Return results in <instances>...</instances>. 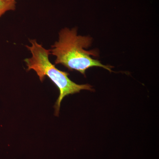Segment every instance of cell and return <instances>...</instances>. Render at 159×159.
<instances>
[{"mask_svg":"<svg viewBox=\"0 0 159 159\" xmlns=\"http://www.w3.org/2000/svg\"><path fill=\"white\" fill-rule=\"evenodd\" d=\"M92 39L89 36L78 35L77 29H62L59 33V39L51 46V54L56 57L55 64H61L69 70H76L85 75L90 68L99 67L111 72L112 67L102 64L97 57V51L85 50L91 46Z\"/></svg>","mask_w":159,"mask_h":159,"instance_id":"obj_1","label":"cell"},{"mask_svg":"<svg viewBox=\"0 0 159 159\" xmlns=\"http://www.w3.org/2000/svg\"><path fill=\"white\" fill-rule=\"evenodd\" d=\"M31 46L26 48L31 52V57L25 59L28 69L27 71L33 70L36 72L39 79L43 82L46 77H48L59 89V96L55 106V115L58 116L61 103L65 97L70 94L79 93L82 90L94 91L90 84H78L69 78V73L57 69L51 62L49 55L51 50L46 49L35 39H30Z\"/></svg>","mask_w":159,"mask_h":159,"instance_id":"obj_2","label":"cell"},{"mask_svg":"<svg viewBox=\"0 0 159 159\" xmlns=\"http://www.w3.org/2000/svg\"><path fill=\"white\" fill-rule=\"evenodd\" d=\"M16 2L0 0V18L8 11H13L16 8Z\"/></svg>","mask_w":159,"mask_h":159,"instance_id":"obj_3","label":"cell"},{"mask_svg":"<svg viewBox=\"0 0 159 159\" xmlns=\"http://www.w3.org/2000/svg\"><path fill=\"white\" fill-rule=\"evenodd\" d=\"M6 1H8V2H16V1L17 0H6Z\"/></svg>","mask_w":159,"mask_h":159,"instance_id":"obj_4","label":"cell"}]
</instances>
